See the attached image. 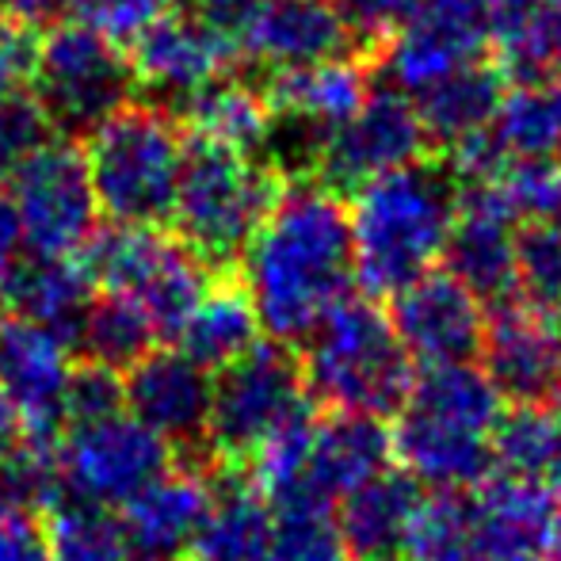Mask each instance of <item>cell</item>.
I'll list each match as a JSON object with an SVG mask.
<instances>
[{"mask_svg":"<svg viewBox=\"0 0 561 561\" xmlns=\"http://www.w3.org/2000/svg\"><path fill=\"white\" fill-rule=\"evenodd\" d=\"M130 46L134 84L164 100H192L199 89L229 77L237 61V46L192 12L164 15Z\"/></svg>","mask_w":561,"mask_h":561,"instance_id":"d6986e66","label":"cell"},{"mask_svg":"<svg viewBox=\"0 0 561 561\" xmlns=\"http://www.w3.org/2000/svg\"><path fill=\"white\" fill-rule=\"evenodd\" d=\"M126 413L138 416L164 444H199L210 432L215 378L187 352H153L126 370Z\"/></svg>","mask_w":561,"mask_h":561,"instance_id":"ac0fdd59","label":"cell"},{"mask_svg":"<svg viewBox=\"0 0 561 561\" xmlns=\"http://www.w3.org/2000/svg\"><path fill=\"white\" fill-rule=\"evenodd\" d=\"M432 153L436 149H432L413 100L398 89H375L367 104L333 130L313 184L336 195H355L370 180L416 164Z\"/></svg>","mask_w":561,"mask_h":561,"instance_id":"7c38bea8","label":"cell"},{"mask_svg":"<svg viewBox=\"0 0 561 561\" xmlns=\"http://www.w3.org/2000/svg\"><path fill=\"white\" fill-rule=\"evenodd\" d=\"M54 134L58 130L35 100V92L0 96V184H8L31 157L43 153Z\"/></svg>","mask_w":561,"mask_h":561,"instance_id":"74e56055","label":"cell"},{"mask_svg":"<svg viewBox=\"0 0 561 561\" xmlns=\"http://www.w3.org/2000/svg\"><path fill=\"white\" fill-rule=\"evenodd\" d=\"M275 508L260 489L229 485L215 493L187 561H272Z\"/></svg>","mask_w":561,"mask_h":561,"instance_id":"f1b7e54d","label":"cell"},{"mask_svg":"<svg viewBox=\"0 0 561 561\" xmlns=\"http://www.w3.org/2000/svg\"><path fill=\"white\" fill-rule=\"evenodd\" d=\"M172 12H176V0H77L81 23L96 27L112 43H134Z\"/></svg>","mask_w":561,"mask_h":561,"instance_id":"f35d334b","label":"cell"},{"mask_svg":"<svg viewBox=\"0 0 561 561\" xmlns=\"http://www.w3.org/2000/svg\"><path fill=\"white\" fill-rule=\"evenodd\" d=\"M421 481L405 470H386L340 501V535L352 561H401L413 519L421 512Z\"/></svg>","mask_w":561,"mask_h":561,"instance_id":"d4e9b609","label":"cell"},{"mask_svg":"<svg viewBox=\"0 0 561 561\" xmlns=\"http://www.w3.org/2000/svg\"><path fill=\"white\" fill-rule=\"evenodd\" d=\"M458 195L462 184L439 153L359 187L347 207L355 283L370 298L393 302L436 272L458 218Z\"/></svg>","mask_w":561,"mask_h":561,"instance_id":"7a4b0ae2","label":"cell"},{"mask_svg":"<svg viewBox=\"0 0 561 561\" xmlns=\"http://www.w3.org/2000/svg\"><path fill=\"white\" fill-rule=\"evenodd\" d=\"M370 69H375V61L367 54H347V58H333L306 69H283V73L267 77V104H272L275 115L302 118V123L333 134L375 92L370 89Z\"/></svg>","mask_w":561,"mask_h":561,"instance_id":"484cf974","label":"cell"},{"mask_svg":"<svg viewBox=\"0 0 561 561\" xmlns=\"http://www.w3.org/2000/svg\"><path fill=\"white\" fill-rule=\"evenodd\" d=\"M8 195L20 215L27 252L81 260L96 241L100 199L84 149H77L73 141L54 138L43 153L31 157L8 180Z\"/></svg>","mask_w":561,"mask_h":561,"instance_id":"8fae6325","label":"cell"},{"mask_svg":"<svg viewBox=\"0 0 561 561\" xmlns=\"http://www.w3.org/2000/svg\"><path fill=\"white\" fill-rule=\"evenodd\" d=\"M287 180L252 153L195 141L187 149L172 222L203 264H233L279 203Z\"/></svg>","mask_w":561,"mask_h":561,"instance_id":"8992f818","label":"cell"},{"mask_svg":"<svg viewBox=\"0 0 561 561\" xmlns=\"http://www.w3.org/2000/svg\"><path fill=\"white\" fill-rule=\"evenodd\" d=\"M547 4H554V0H481V8H485V15H489V27H493V43L504 31L531 20V15Z\"/></svg>","mask_w":561,"mask_h":561,"instance_id":"bcb514c9","label":"cell"},{"mask_svg":"<svg viewBox=\"0 0 561 561\" xmlns=\"http://www.w3.org/2000/svg\"><path fill=\"white\" fill-rule=\"evenodd\" d=\"M508 96V77L496 66V58H478L458 66L444 81L428 84L424 92L409 96L416 104L428 141L436 153H450L462 141L485 134L501 115V104Z\"/></svg>","mask_w":561,"mask_h":561,"instance_id":"cb8c5ba5","label":"cell"},{"mask_svg":"<svg viewBox=\"0 0 561 561\" xmlns=\"http://www.w3.org/2000/svg\"><path fill=\"white\" fill-rule=\"evenodd\" d=\"M73 370L69 336L23 318L0 321V390L20 413L27 439L58 444Z\"/></svg>","mask_w":561,"mask_h":561,"instance_id":"5bb4252c","label":"cell"},{"mask_svg":"<svg viewBox=\"0 0 561 561\" xmlns=\"http://www.w3.org/2000/svg\"><path fill=\"white\" fill-rule=\"evenodd\" d=\"M23 252H27V241H23V226H20V215H15V203L8 192H0V275H4Z\"/></svg>","mask_w":561,"mask_h":561,"instance_id":"7dc6e473","label":"cell"},{"mask_svg":"<svg viewBox=\"0 0 561 561\" xmlns=\"http://www.w3.org/2000/svg\"><path fill=\"white\" fill-rule=\"evenodd\" d=\"M77 12V0H0V15L23 23V27H58L66 15Z\"/></svg>","mask_w":561,"mask_h":561,"instance_id":"f6af8a7d","label":"cell"},{"mask_svg":"<svg viewBox=\"0 0 561 561\" xmlns=\"http://www.w3.org/2000/svg\"><path fill=\"white\" fill-rule=\"evenodd\" d=\"M215 489L195 470H164L123 508L126 542L146 561H172L192 550L203 519L210 516Z\"/></svg>","mask_w":561,"mask_h":561,"instance_id":"7402d4cb","label":"cell"},{"mask_svg":"<svg viewBox=\"0 0 561 561\" xmlns=\"http://www.w3.org/2000/svg\"><path fill=\"white\" fill-rule=\"evenodd\" d=\"M493 466L504 478L561 489V424L547 405H516L493 436Z\"/></svg>","mask_w":561,"mask_h":561,"instance_id":"f546056e","label":"cell"},{"mask_svg":"<svg viewBox=\"0 0 561 561\" xmlns=\"http://www.w3.org/2000/svg\"><path fill=\"white\" fill-rule=\"evenodd\" d=\"M50 542V561H146L130 550L118 519L107 516L104 508L61 501L46 527Z\"/></svg>","mask_w":561,"mask_h":561,"instance_id":"d6a6232c","label":"cell"},{"mask_svg":"<svg viewBox=\"0 0 561 561\" xmlns=\"http://www.w3.org/2000/svg\"><path fill=\"white\" fill-rule=\"evenodd\" d=\"M81 260L107 295L130 298L161 340L184 333L187 318L215 283L207 264L180 237L157 226H115L96 233Z\"/></svg>","mask_w":561,"mask_h":561,"instance_id":"52a82bcc","label":"cell"},{"mask_svg":"<svg viewBox=\"0 0 561 561\" xmlns=\"http://www.w3.org/2000/svg\"><path fill=\"white\" fill-rule=\"evenodd\" d=\"M516 233L519 222L504 210L493 184H462L444 252L447 275H455L481 306L501 310L516 302Z\"/></svg>","mask_w":561,"mask_h":561,"instance_id":"2e32d148","label":"cell"},{"mask_svg":"<svg viewBox=\"0 0 561 561\" xmlns=\"http://www.w3.org/2000/svg\"><path fill=\"white\" fill-rule=\"evenodd\" d=\"M336 8L344 12V20L352 23L363 54L375 61V54L413 20L421 0H336Z\"/></svg>","mask_w":561,"mask_h":561,"instance_id":"60d3db41","label":"cell"},{"mask_svg":"<svg viewBox=\"0 0 561 561\" xmlns=\"http://www.w3.org/2000/svg\"><path fill=\"white\" fill-rule=\"evenodd\" d=\"M272 104H267L264 89L222 77V81L199 89L192 100H184V123L192 126L195 141H210V146L237 149V153L260 157L264 138L272 130Z\"/></svg>","mask_w":561,"mask_h":561,"instance_id":"83f0119b","label":"cell"},{"mask_svg":"<svg viewBox=\"0 0 561 561\" xmlns=\"http://www.w3.org/2000/svg\"><path fill=\"white\" fill-rule=\"evenodd\" d=\"M504 398L473 363L424 367L393 424V458L436 493L478 489L493 470V436Z\"/></svg>","mask_w":561,"mask_h":561,"instance_id":"3957f363","label":"cell"},{"mask_svg":"<svg viewBox=\"0 0 561 561\" xmlns=\"http://www.w3.org/2000/svg\"><path fill=\"white\" fill-rule=\"evenodd\" d=\"M260 318L241 279H215L180 333V352L199 367L226 370L260 344Z\"/></svg>","mask_w":561,"mask_h":561,"instance_id":"4316f807","label":"cell"},{"mask_svg":"<svg viewBox=\"0 0 561 561\" xmlns=\"http://www.w3.org/2000/svg\"><path fill=\"white\" fill-rule=\"evenodd\" d=\"M310 416V386L302 359L287 344H256L233 367L218 370L207 439L226 458H252L260 444L287 424Z\"/></svg>","mask_w":561,"mask_h":561,"instance_id":"9c48e42d","label":"cell"},{"mask_svg":"<svg viewBox=\"0 0 561 561\" xmlns=\"http://www.w3.org/2000/svg\"><path fill=\"white\" fill-rule=\"evenodd\" d=\"M92 272L84 260L69 256H38L23 252L4 275H0V306L12 310V318L35 321L54 333L77 340L81 321L89 313L92 298Z\"/></svg>","mask_w":561,"mask_h":561,"instance_id":"603a6c76","label":"cell"},{"mask_svg":"<svg viewBox=\"0 0 561 561\" xmlns=\"http://www.w3.org/2000/svg\"><path fill=\"white\" fill-rule=\"evenodd\" d=\"M20 447H23V421H20V413H15L12 401L4 398V390H0V466H4Z\"/></svg>","mask_w":561,"mask_h":561,"instance_id":"c3c4849f","label":"cell"},{"mask_svg":"<svg viewBox=\"0 0 561 561\" xmlns=\"http://www.w3.org/2000/svg\"><path fill=\"white\" fill-rule=\"evenodd\" d=\"M485 375L516 405H561V313L516 302L493 310L481 340Z\"/></svg>","mask_w":561,"mask_h":561,"instance_id":"9a60e30c","label":"cell"},{"mask_svg":"<svg viewBox=\"0 0 561 561\" xmlns=\"http://www.w3.org/2000/svg\"><path fill=\"white\" fill-rule=\"evenodd\" d=\"M260 329L275 344H298L352 298V218L336 192L287 180L279 203L241 256V275Z\"/></svg>","mask_w":561,"mask_h":561,"instance_id":"6da1fadb","label":"cell"},{"mask_svg":"<svg viewBox=\"0 0 561 561\" xmlns=\"http://www.w3.org/2000/svg\"><path fill=\"white\" fill-rule=\"evenodd\" d=\"M84 161L100 210L115 226H161L176 210L187 146L180 118L153 104H126L89 134Z\"/></svg>","mask_w":561,"mask_h":561,"instance_id":"5b68a950","label":"cell"},{"mask_svg":"<svg viewBox=\"0 0 561 561\" xmlns=\"http://www.w3.org/2000/svg\"><path fill=\"white\" fill-rule=\"evenodd\" d=\"M310 398L333 413L398 416L416 375L393 321L370 298H344L310 336L302 352Z\"/></svg>","mask_w":561,"mask_h":561,"instance_id":"277c9868","label":"cell"},{"mask_svg":"<svg viewBox=\"0 0 561 561\" xmlns=\"http://www.w3.org/2000/svg\"><path fill=\"white\" fill-rule=\"evenodd\" d=\"M501 195L504 210L519 226L561 222V161L558 157H512L496 180H489Z\"/></svg>","mask_w":561,"mask_h":561,"instance_id":"836d02e7","label":"cell"},{"mask_svg":"<svg viewBox=\"0 0 561 561\" xmlns=\"http://www.w3.org/2000/svg\"><path fill=\"white\" fill-rule=\"evenodd\" d=\"M35 100L50 115L54 130L84 134L130 104V58L89 23H58L38 43Z\"/></svg>","mask_w":561,"mask_h":561,"instance_id":"ba28073f","label":"cell"},{"mask_svg":"<svg viewBox=\"0 0 561 561\" xmlns=\"http://www.w3.org/2000/svg\"><path fill=\"white\" fill-rule=\"evenodd\" d=\"M405 561H470V489L424 496L405 542Z\"/></svg>","mask_w":561,"mask_h":561,"instance_id":"e575fe53","label":"cell"},{"mask_svg":"<svg viewBox=\"0 0 561 561\" xmlns=\"http://www.w3.org/2000/svg\"><path fill=\"white\" fill-rule=\"evenodd\" d=\"M241 54L283 73L363 54V46L336 0H264L241 38Z\"/></svg>","mask_w":561,"mask_h":561,"instance_id":"ffe728a7","label":"cell"},{"mask_svg":"<svg viewBox=\"0 0 561 561\" xmlns=\"http://www.w3.org/2000/svg\"><path fill=\"white\" fill-rule=\"evenodd\" d=\"M157 329L130 298L123 295H100L96 302L89 306L81 321V333H77V344L89 352L92 363H104L112 370H130L138 359H146L157 347Z\"/></svg>","mask_w":561,"mask_h":561,"instance_id":"1f68e13d","label":"cell"},{"mask_svg":"<svg viewBox=\"0 0 561 561\" xmlns=\"http://www.w3.org/2000/svg\"><path fill=\"white\" fill-rule=\"evenodd\" d=\"M38 43V31L0 15V96H15L35 84Z\"/></svg>","mask_w":561,"mask_h":561,"instance_id":"b9f144b4","label":"cell"},{"mask_svg":"<svg viewBox=\"0 0 561 561\" xmlns=\"http://www.w3.org/2000/svg\"><path fill=\"white\" fill-rule=\"evenodd\" d=\"M390 321L409 359L424 363V367L470 363L481 352L489 325L478 298L447 272H428L421 283L401 290L393 298Z\"/></svg>","mask_w":561,"mask_h":561,"instance_id":"e0dca14e","label":"cell"},{"mask_svg":"<svg viewBox=\"0 0 561 561\" xmlns=\"http://www.w3.org/2000/svg\"><path fill=\"white\" fill-rule=\"evenodd\" d=\"M558 424H561V405H558Z\"/></svg>","mask_w":561,"mask_h":561,"instance_id":"681fc988","label":"cell"},{"mask_svg":"<svg viewBox=\"0 0 561 561\" xmlns=\"http://www.w3.org/2000/svg\"><path fill=\"white\" fill-rule=\"evenodd\" d=\"M0 561H50L46 527L35 519V512L0 504Z\"/></svg>","mask_w":561,"mask_h":561,"instance_id":"7bdbcfd3","label":"cell"},{"mask_svg":"<svg viewBox=\"0 0 561 561\" xmlns=\"http://www.w3.org/2000/svg\"><path fill=\"white\" fill-rule=\"evenodd\" d=\"M393 436L375 416L333 413L313 424L302 489L287 504H333L390 470Z\"/></svg>","mask_w":561,"mask_h":561,"instance_id":"44dd1931","label":"cell"},{"mask_svg":"<svg viewBox=\"0 0 561 561\" xmlns=\"http://www.w3.org/2000/svg\"><path fill=\"white\" fill-rule=\"evenodd\" d=\"M272 561H352L329 504H275Z\"/></svg>","mask_w":561,"mask_h":561,"instance_id":"d590c367","label":"cell"},{"mask_svg":"<svg viewBox=\"0 0 561 561\" xmlns=\"http://www.w3.org/2000/svg\"><path fill=\"white\" fill-rule=\"evenodd\" d=\"M164 470L169 444L130 413L73 424L58 444L61 493L89 508H126Z\"/></svg>","mask_w":561,"mask_h":561,"instance_id":"30bf717a","label":"cell"},{"mask_svg":"<svg viewBox=\"0 0 561 561\" xmlns=\"http://www.w3.org/2000/svg\"><path fill=\"white\" fill-rule=\"evenodd\" d=\"M470 561H561V489L496 478L470 493Z\"/></svg>","mask_w":561,"mask_h":561,"instance_id":"4fadbf2b","label":"cell"},{"mask_svg":"<svg viewBox=\"0 0 561 561\" xmlns=\"http://www.w3.org/2000/svg\"><path fill=\"white\" fill-rule=\"evenodd\" d=\"M501 149L512 157H558L561 161V81L516 84L493 123Z\"/></svg>","mask_w":561,"mask_h":561,"instance_id":"4dcf8cb0","label":"cell"},{"mask_svg":"<svg viewBox=\"0 0 561 561\" xmlns=\"http://www.w3.org/2000/svg\"><path fill=\"white\" fill-rule=\"evenodd\" d=\"M516 298L531 310L561 313V222L519 226Z\"/></svg>","mask_w":561,"mask_h":561,"instance_id":"8d00e7d4","label":"cell"},{"mask_svg":"<svg viewBox=\"0 0 561 561\" xmlns=\"http://www.w3.org/2000/svg\"><path fill=\"white\" fill-rule=\"evenodd\" d=\"M126 413V382L123 370H112L104 363H77L73 382H69L66 421H104V416Z\"/></svg>","mask_w":561,"mask_h":561,"instance_id":"ab89813d","label":"cell"},{"mask_svg":"<svg viewBox=\"0 0 561 561\" xmlns=\"http://www.w3.org/2000/svg\"><path fill=\"white\" fill-rule=\"evenodd\" d=\"M260 4L264 0H192V15H199L207 27H215L218 35L241 50V38L256 20Z\"/></svg>","mask_w":561,"mask_h":561,"instance_id":"ee69618b","label":"cell"}]
</instances>
